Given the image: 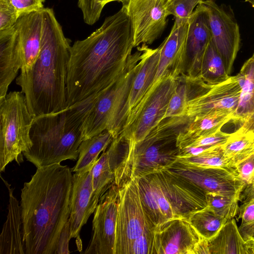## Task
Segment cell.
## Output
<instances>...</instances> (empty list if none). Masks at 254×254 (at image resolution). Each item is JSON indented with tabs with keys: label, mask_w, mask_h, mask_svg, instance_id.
<instances>
[{
	"label": "cell",
	"mask_w": 254,
	"mask_h": 254,
	"mask_svg": "<svg viewBox=\"0 0 254 254\" xmlns=\"http://www.w3.org/2000/svg\"><path fill=\"white\" fill-rule=\"evenodd\" d=\"M129 0H104V4L106 5L109 2L113 1H118L121 2L123 3V5L126 4L127 3Z\"/></svg>",
	"instance_id": "cell-46"
},
{
	"label": "cell",
	"mask_w": 254,
	"mask_h": 254,
	"mask_svg": "<svg viewBox=\"0 0 254 254\" xmlns=\"http://www.w3.org/2000/svg\"><path fill=\"white\" fill-rule=\"evenodd\" d=\"M222 148L225 158L236 168L254 154V131L239 127L231 133Z\"/></svg>",
	"instance_id": "cell-28"
},
{
	"label": "cell",
	"mask_w": 254,
	"mask_h": 254,
	"mask_svg": "<svg viewBox=\"0 0 254 254\" xmlns=\"http://www.w3.org/2000/svg\"><path fill=\"white\" fill-rule=\"evenodd\" d=\"M92 205L95 210L100 198L115 183V173L111 167L106 149L97 159L92 170Z\"/></svg>",
	"instance_id": "cell-29"
},
{
	"label": "cell",
	"mask_w": 254,
	"mask_h": 254,
	"mask_svg": "<svg viewBox=\"0 0 254 254\" xmlns=\"http://www.w3.org/2000/svg\"><path fill=\"white\" fill-rule=\"evenodd\" d=\"M222 146L198 156L179 158L177 161L188 166L221 168L238 176L236 168L224 157Z\"/></svg>",
	"instance_id": "cell-32"
},
{
	"label": "cell",
	"mask_w": 254,
	"mask_h": 254,
	"mask_svg": "<svg viewBox=\"0 0 254 254\" xmlns=\"http://www.w3.org/2000/svg\"><path fill=\"white\" fill-rule=\"evenodd\" d=\"M203 0H170L167 6L169 16L172 15L178 24L189 23L194 8Z\"/></svg>",
	"instance_id": "cell-35"
},
{
	"label": "cell",
	"mask_w": 254,
	"mask_h": 254,
	"mask_svg": "<svg viewBox=\"0 0 254 254\" xmlns=\"http://www.w3.org/2000/svg\"><path fill=\"white\" fill-rule=\"evenodd\" d=\"M241 86L237 107L231 121L239 127L254 131V53L237 75Z\"/></svg>",
	"instance_id": "cell-21"
},
{
	"label": "cell",
	"mask_w": 254,
	"mask_h": 254,
	"mask_svg": "<svg viewBox=\"0 0 254 254\" xmlns=\"http://www.w3.org/2000/svg\"><path fill=\"white\" fill-rule=\"evenodd\" d=\"M118 187L115 254H130L134 240L155 226L143 208L138 178L129 179Z\"/></svg>",
	"instance_id": "cell-10"
},
{
	"label": "cell",
	"mask_w": 254,
	"mask_h": 254,
	"mask_svg": "<svg viewBox=\"0 0 254 254\" xmlns=\"http://www.w3.org/2000/svg\"><path fill=\"white\" fill-rule=\"evenodd\" d=\"M134 47L131 21L123 5L98 29L71 46L66 79L67 107L112 85L125 71Z\"/></svg>",
	"instance_id": "cell-1"
},
{
	"label": "cell",
	"mask_w": 254,
	"mask_h": 254,
	"mask_svg": "<svg viewBox=\"0 0 254 254\" xmlns=\"http://www.w3.org/2000/svg\"><path fill=\"white\" fill-rule=\"evenodd\" d=\"M199 3L207 16L211 40L230 75L240 47L239 26L233 15L222 5H217L213 0H203Z\"/></svg>",
	"instance_id": "cell-13"
},
{
	"label": "cell",
	"mask_w": 254,
	"mask_h": 254,
	"mask_svg": "<svg viewBox=\"0 0 254 254\" xmlns=\"http://www.w3.org/2000/svg\"><path fill=\"white\" fill-rule=\"evenodd\" d=\"M148 45L137 47L130 56L120 77L98 97L82 125V140L105 130L113 138L118 137L124 126L127 106L132 83L143 62Z\"/></svg>",
	"instance_id": "cell-6"
},
{
	"label": "cell",
	"mask_w": 254,
	"mask_h": 254,
	"mask_svg": "<svg viewBox=\"0 0 254 254\" xmlns=\"http://www.w3.org/2000/svg\"><path fill=\"white\" fill-rule=\"evenodd\" d=\"M141 203L155 227L175 218L188 220L207 206L205 192L169 169L138 178Z\"/></svg>",
	"instance_id": "cell-5"
},
{
	"label": "cell",
	"mask_w": 254,
	"mask_h": 254,
	"mask_svg": "<svg viewBox=\"0 0 254 254\" xmlns=\"http://www.w3.org/2000/svg\"><path fill=\"white\" fill-rule=\"evenodd\" d=\"M160 56V46L154 49L147 46L143 62L136 74L130 91L127 106L126 120L151 88L157 72Z\"/></svg>",
	"instance_id": "cell-23"
},
{
	"label": "cell",
	"mask_w": 254,
	"mask_h": 254,
	"mask_svg": "<svg viewBox=\"0 0 254 254\" xmlns=\"http://www.w3.org/2000/svg\"><path fill=\"white\" fill-rule=\"evenodd\" d=\"M119 187L115 183L100 198L94 212L92 235L85 254H115Z\"/></svg>",
	"instance_id": "cell-15"
},
{
	"label": "cell",
	"mask_w": 254,
	"mask_h": 254,
	"mask_svg": "<svg viewBox=\"0 0 254 254\" xmlns=\"http://www.w3.org/2000/svg\"><path fill=\"white\" fill-rule=\"evenodd\" d=\"M169 0H129L126 4L133 33L134 47L151 45L167 24Z\"/></svg>",
	"instance_id": "cell-14"
},
{
	"label": "cell",
	"mask_w": 254,
	"mask_h": 254,
	"mask_svg": "<svg viewBox=\"0 0 254 254\" xmlns=\"http://www.w3.org/2000/svg\"><path fill=\"white\" fill-rule=\"evenodd\" d=\"M78 6L81 9L84 22L92 25L99 19L105 6L104 0H78Z\"/></svg>",
	"instance_id": "cell-37"
},
{
	"label": "cell",
	"mask_w": 254,
	"mask_h": 254,
	"mask_svg": "<svg viewBox=\"0 0 254 254\" xmlns=\"http://www.w3.org/2000/svg\"><path fill=\"white\" fill-rule=\"evenodd\" d=\"M153 231L144 232L134 240L130 254H154Z\"/></svg>",
	"instance_id": "cell-40"
},
{
	"label": "cell",
	"mask_w": 254,
	"mask_h": 254,
	"mask_svg": "<svg viewBox=\"0 0 254 254\" xmlns=\"http://www.w3.org/2000/svg\"></svg>",
	"instance_id": "cell-48"
},
{
	"label": "cell",
	"mask_w": 254,
	"mask_h": 254,
	"mask_svg": "<svg viewBox=\"0 0 254 254\" xmlns=\"http://www.w3.org/2000/svg\"><path fill=\"white\" fill-rule=\"evenodd\" d=\"M239 227L243 238H254V199L241 203L238 212Z\"/></svg>",
	"instance_id": "cell-36"
},
{
	"label": "cell",
	"mask_w": 254,
	"mask_h": 254,
	"mask_svg": "<svg viewBox=\"0 0 254 254\" xmlns=\"http://www.w3.org/2000/svg\"><path fill=\"white\" fill-rule=\"evenodd\" d=\"M245 240L248 248V254H254V238L247 237Z\"/></svg>",
	"instance_id": "cell-45"
},
{
	"label": "cell",
	"mask_w": 254,
	"mask_h": 254,
	"mask_svg": "<svg viewBox=\"0 0 254 254\" xmlns=\"http://www.w3.org/2000/svg\"><path fill=\"white\" fill-rule=\"evenodd\" d=\"M230 77L220 55L210 40L202 64L201 79L208 84L214 85L224 82Z\"/></svg>",
	"instance_id": "cell-30"
},
{
	"label": "cell",
	"mask_w": 254,
	"mask_h": 254,
	"mask_svg": "<svg viewBox=\"0 0 254 254\" xmlns=\"http://www.w3.org/2000/svg\"><path fill=\"white\" fill-rule=\"evenodd\" d=\"M188 220L197 233L207 241L213 238L227 221L207 206L191 213Z\"/></svg>",
	"instance_id": "cell-31"
},
{
	"label": "cell",
	"mask_w": 254,
	"mask_h": 254,
	"mask_svg": "<svg viewBox=\"0 0 254 254\" xmlns=\"http://www.w3.org/2000/svg\"><path fill=\"white\" fill-rule=\"evenodd\" d=\"M113 137L108 130L81 141L78 148L77 161L72 172L80 173L90 171L96 163L99 154L106 150Z\"/></svg>",
	"instance_id": "cell-27"
},
{
	"label": "cell",
	"mask_w": 254,
	"mask_h": 254,
	"mask_svg": "<svg viewBox=\"0 0 254 254\" xmlns=\"http://www.w3.org/2000/svg\"><path fill=\"white\" fill-rule=\"evenodd\" d=\"M168 169L193 183L206 194L228 196L239 201L246 186L238 176L221 168L197 167L177 161Z\"/></svg>",
	"instance_id": "cell-16"
},
{
	"label": "cell",
	"mask_w": 254,
	"mask_h": 254,
	"mask_svg": "<svg viewBox=\"0 0 254 254\" xmlns=\"http://www.w3.org/2000/svg\"><path fill=\"white\" fill-rule=\"evenodd\" d=\"M71 172L60 163L37 168L24 184L20 205L25 254H55L69 217Z\"/></svg>",
	"instance_id": "cell-2"
},
{
	"label": "cell",
	"mask_w": 254,
	"mask_h": 254,
	"mask_svg": "<svg viewBox=\"0 0 254 254\" xmlns=\"http://www.w3.org/2000/svg\"><path fill=\"white\" fill-rule=\"evenodd\" d=\"M19 17L9 0H0V31L10 29Z\"/></svg>",
	"instance_id": "cell-39"
},
{
	"label": "cell",
	"mask_w": 254,
	"mask_h": 254,
	"mask_svg": "<svg viewBox=\"0 0 254 254\" xmlns=\"http://www.w3.org/2000/svg\"><path fill=\"white\" fill-rule=\"evenodd\" d=\"M101 94H94L65 109L33 118L30 131L32 147L23 152L40 168L78 157L82 123Z\"/></svg>",
	"instance_id": "cell-4"
},
{
	"label": "cell",
	"mask_w": 254,
	"mask_h": 254,
	"mask_svg": "<svg viewBox=\"0 0 254 254\" xmlns=\"http://www.w3.org/2000/svg\"><path fill=\"white\" fill-rule=\"evenodd\" d=\"M231 133L221 130L211 134L192 140L183 145L180 149L202 146L223 145L231 136Z\"/></svg>",
	"instance_id": "cell-38"
},
{
	"label": "cell",
	"mask_w": 254,
	"mask_h": 254,
	"mask_svg": "<svg viewBox=\"0 0 254 254\" xmlns=\"http://www.w3.org/2000/svg\"><path fill=\"white\" fill-rule=\"evenodd\" d=\"M188 27L189 23L174 22L169 35L160 45L159 62L152 86L164 76L179 78L183 75Z\"/></svg>",
	"instance_id": "cell-19"
},
{
	"label": "cell",
	"mask_w": 254,
	"mask_h": 254,
	"mask_svg": "<svg viewBox=\"0 0 254 254\" xmlns=\"http://www.w3.org/2000/svg\"><path fill=\"white\" fill-rule=\"evenodd\" d=\"M33 120L21 91L7 94L0 103V171L15 160L22 161L23 152L32 146L30 131Z\"/></svg>",
	"instance_id": "cell-8"
},
{
	"label": "cell",
	"mask_w": 254,
	"mask_h": 254,
	"mask_svg": "<svg viewBox=\"0 0 254 254\" xmlns=\"http://www.w3.org/2000/svg\"><path fill=\"white\" fill-rule=\"evenodd\" d=\"M43 25V9L20 16L12 27L4 30L19 54L21 73L30 70L37 59L41 47Z\"/></svg>",
	"instance_id": "cell-17"
},
{
	"label": "cell",
	"mask_w": 254,
	"mask_h": 254,
	"mask_svg": "<svg viewBox=\"0 0 254 254\" xmlns=\"http://www.w3.org/2000/svg\"><path fill=\"white\" fill-rule=\"evenodd\" d=\"M241 86L237 75L211 85L204 81L189 99L185 115L190 120L217 112H235L240 99Z\"/></svg>",
	"instance_id": "cell-12"
},
{
	"label": "cell",
	"mask_w": 254,
	"mask_h": 254,
	"mask_svg": "<svg viewBox=\"0 0 254 254\" xmlns=\"http://www.w3.org/2000/svg\"><path fill=\"white\" fill-rule=\"evenodd\" d=\"M16 9L19 16L44 8L45 0H9Z\"/></svg>",
	"instance_id": "cell-41"
},
{
	"label": "cell",
	"mask_w": 254,
	"mask_h": 254,
	"mask_svg": "<svg viewBox=\"0 0 254 254\" xmlns=\"http://www.w3.org/2000/svg\"><path fill=\"white\" fill-rule=\"evenodd\" d=\"M191 82L185 76L178 78V85L168 104L165 118L185 116Z\"/></svg>",
	"instance_id": "cell-33"
},
{
	"label": "cell",
	"mask_w": 254,
	"mask_h": 254,
	"mask_svg": "<svg viewBox=\"0 0 254 254\" xmlns=\"http://www.w3.org/2000/svg\"><path fill=\"white\" fill-rule=\"evenodd\" d=\"M92 170V169H91ZM75 173L73 175L70 201L71 238L80 239L81 229L95 210L92 205V171Z\"/></svg>",
	"instance_id": "cell-20"
},
{
	"label": "cell",
	"mask_w": 254,
	"mask_h": 254,
	"mask_svg": "<svg viewBox=\"0 0 254 254\" xmlns=\"http://www.w3.org/2000/svg\"><path fill=\"white\" fill-rule=\"evenodd\" d=\"M187 116L166 118L132 145L131 179L169 169L177 161L179 134L190 123Z\"/></svg>",
	"instance_id": "cell-7"
},
{
	"label": "cell",
	"mask_w": 254,
	"mask_h": 254,
	"mask_svg": "<svg viewBox=\"0 0 254 254\" xmlns=\"http://www.w3.org/2000/svg\"><path fill=\"white\" fill-rule=\"evenodd\" d=\"M21 66L20 57L13 43L5 32L0 31V103L5 98Z\"/></svg>",
	"instance_id": "cell-25"
},
{
	"label": "cell",
	"mask_w": 254,
	"mask_h": 254,
	"mask_svg": "<svg viewBox=\"0 0 254 254\" xmlns=\"http://www.w3.org/2000/svg\"><path fill=\"white\" fill-rule=\"evenodd\" d=\"M71 230L69 220L65 224L60 235L57 245L55 254H69V242L71 237Z\"/></svg>",
	"instance_id": "cell-43"
},
{
	"label": "cell",
	"mask_w": 254,
	"mask_h": 254,
	"mask_svg": "<svg viewBox=\"0 0 254 254\" xmlns=\"http://www.w3.org/2000/svg\"><path fill=\"white\" fill-rule=\"evenodd\" d=\"M236 168L238 177L246 185L254 182V154L238 164Z\"/></svg>",
	"instance_id": "cell-42"
},
{
	"label": "cell",
	"mask_w": 254,
	"mask_h": 254,
	"mask_svg": "<svg viewBox=\"0 0 254 254\" xmlns=\"http://www.w3.org/2000/svg\"><path fill=\"white\" fill-rule=\"evenodd\" d=\"M233 115V112L221 111L192 119L178 136L179 148L192 140L220 130L231 121Z\"/></svg>",
	"instance_id": "cell-24"
},
{
	"label": "cell",
	"mask_w": 254,
	"mask_h": 254,
	"mask_svg": "<svg viewBox=\"0 0 254 254\" xmlns=\"http://www.w3.org/2000/svg\"><path fill=\"white\" fill-rule=\"evenodd\" d=\"M207 207L216 214L227 220L238 214L239 200L213 193L206 194Z\"/></svg>",
	"instance_id": "cell-34"
},
{
	"label": "cell",
	"mask_w": 254,
	"mask_h": 254,
	"mask_svg": "<svg viewBox=\"0 0 254 254\" xmlns=\"http://www.w3.org/2000/svg\"><path fill=\"white\" fill-rule=\"evenodd\" d=\"M246 1H248L250 3H251L252 4V6H253V7L254 8V0H246Z\"/></svg>",
	"instance_id": "cell-47"
},
{
	"label": "cell",
	"mask_w": 254,
	"mask_h": 254,
	"mask_svg": "<svg viewBox=\"0 0 254 254\" xmlns=\"http://www.w3.org/2000/svg\"><path fill=\"white\" fill-rule=\"evenodd\" d=\"M178 78L171 75L160 78L128 116L120 134L129 143L134 144L141 140L165 119Z\"/></svg>",
	"instance_id": "cell-9"
},
{
	"label": "cell",
	"mask_w": 254,
	"mask_h": 254,
	"mask_svg": "<svg viewBox=\"0 0 254 254\" xmlns=\"http://www.w3.org/2000/svg\"><path fill=\"white\" fill-rule=\"evenodd\" d=\"M210 40L207 16L199 3L189 21L182 76L191 81L201 79L202 64Z\"/></svg>",
	"instance_id": "cell-18"
},
{
	"label": "cell",
	"mask_w": 254,
	"mask_h": 254,
	"mask_svg": "<svg viewBox=\"0 0 254 254\" xmlns=\"http://www.w3.org/2000/svg\"><path fill=\"white\" fill-rule=\"evenodd\" d=\"M70 43V40L65 37L53 9L44 8L37 59L30 70L20 73L16 78L33 118L67 107L66 79Z\"/></svg>",
	"instance_id": "cell-3"
},
{
	"label": "cell",
	"mask_w": 254,
	"mask_h": 254,
	"mask_svg": "<svg viewBox=\"0 0 254 254\" xmlns=\"http://www.w3.org/2000/svg\"><path fill=\"white\" fill-rule=\"evenodd\" d=\"M153 232L154 254H210L208 241L186 219L168 220Z\"/></svg>",
	"instance_id": "cell-11"
},
{
	"label": "cell",
	"mask_w": 254,
	"mask_h": 254,
	"mask_svg": "<svg viewBox=\"0 0 254 254\" xmlns=\"http://www.w3.org/2000/svg\"><path fill=\"white\" fill-rule=\"evenodd\" d=\"M2 180L8 190L9 201L7 219L0 236V254H23L25 249L22 240L20 205L13 194V189Z\"/></svg>",
	"instance_id": "cell-22"
},
{
	"label": "cell",
	"mask_w": 254,
	"mask_h": 254,
	"mask_svg": "<svg viewBox=\"0 0 254 254\" xmlns=\"http://www.w3.org/2000/svg\"><path fill=\"white\" fill-rule=\"evenodd\" d=\"M254 199V182L247 185L242 191L240 198L241 203Z\"/></svg>",
	"instance_id": "cell-44"
},
{
	"label": "cell",
	"mask_w": 254,
	"mask_h": 254,
	"mask_svg": "<svg viewBox=\"0 0 254 254\" xmlns=\"http://www.w3.org/2000/svg\"><path fill=\"white\" fill-rule=\"evenodd\" d=\"M210 254H248L245 239L234 218L228 220L218 233L208 241Z\"/></svg>",
	"instance_id": "cell-26"
}]
</instances>
